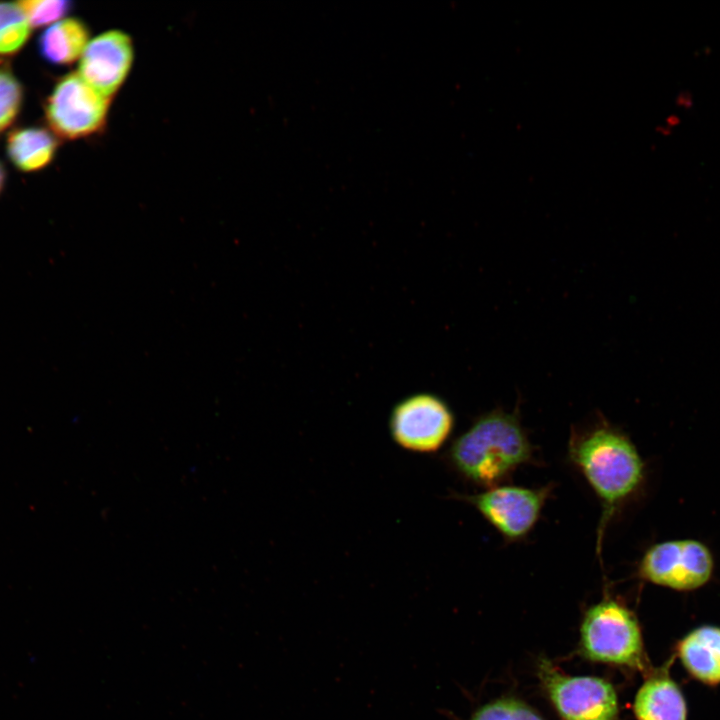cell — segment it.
Masks as SVG:
<instances>
[{
	"mask_svg": "<svg viewBox=\"0 0 720 720\" xmlns=\"http://www.w3.org/2000/svg\"><path fill=\"white\" fill-rule=\"evenodd\" d=\"M450 468L475 485H501L521 466L535 462V447L516 411L497 408L479 416L445 454Z\"/></svg>",
	"mask_w": 720,
	"mask_h": 720,
	"instance_id": "7a4b0ae2",
	"label": "cell"
},
{
	"mask_svg": "<svg viewBox=\"0 0 720 720\" xmlns=\"http://www.w3.org/2000/svg\"><path fill=\"white\" fill-rule=\"evenodd\" d=\"M471 720H543L534 710L521 701L511 698L499 699L482 706Z\"/></svg>",
	"mask_w": 720,
	"mask_h": 720,
	"instance_id": "e0dca14e",
	"label": "cell"
},
{
	"mask_svg": "<svg viewBox=\"0 0 720 720\" xmlns=\"http://www.w3.org/2000/svg\"><path fill=\"white\" fill-rule=\"evenodd\" d=\"M23 89L14 74L0 68V132L8 128L20 112Z\"/></svg>",
	"mask_w": 720,
	"mask_h": 720,
	"instance_id": "9a60e30c",
	"label": "cell"
},
{
	"mask_svg": "<svg viewBox=\"0 0 720 720\" xmlns=\"http://www.w3.org/2000/svg\"><path fill=\"white\" fill-rule=\"evenodd\" d=\"M5 178H6V172H5L4 166L0 162V193L4 187Z\"/></svg>",
	"mask_w": 720,
	"mask_h": 720,
	"instance_id": "ffe728a7",
	"label": "cell"
},
{
	"mask_svg": "<svg viewBox=\"0 0 720 720\" xmlns=\"http://www.w3.org/2000/svg\"><path fill=\"white\" fill-rule=\"evenodd\" d=\"M18 4L26 14L32 28L52 25L72 9V2L66 0H23Z\"/></svg>",
	"mask_w": 720,
	"mask_h": 720,
	"instance_id": "2e32d148",
	"label": "cell"
},
{
	"mask_svg": "<svg viewBox=\"0 0 720 720\" xmlns=\"http://www.w3.org/2000/svg\"><path fill=\"white\" fill-rule=\"evenodd\" d=\"M133 61L134 45L130 35L110 29L90 39L79 59L78 74L111 99L126 81Z\"/></svg>",
	"mask_w": 720,
	"mask_h": 720,
	"instance_id": "9c48e42d",
	"label": "cell"
},
{
	"mask_svg": "<svg viewBox=\"0 0 720 720\" xmlns=\"http://www.w3.org/2000/svg\"><path fill=\"white\" fill-rule=\"evenodd\" d=\"M31 25L18 2L0 3V56L17 53L27 42Z\"/></svg>",
	"mask_w": 720,
	"mask_h": 720,
	"instance_id": "5bb4252c",
	"label": "cell"
},
{
	"mask_svg": "<svg viewBox=\"0 0 720 720\" xmlns=\"http://www.w3.org/2000/svg\"><path fill=\"white\" fill-rule=\"evenodd\" d=\"M111 99L89 85L78 72L61 77L48 95L44 113L57 138L76 140L103 129Z\"/></svg>",
	"mask_w": 720,
	"mask_h": 720,
	"instance_id": "277c9868",
	"label": "cell"
},
{
	"mask_svg": "<svg viewBox=\"0 0 720 720\" xmlns=\"http://www.w3.org/2000/svg\"><path fill=\"white\" fill-rule=\"evenodd\" d=\"M455 425L451 408L432 393H416L400 400L389 417V432L400 448L418 454L439 451Z\"/></svg>",
	"mask_w": 720,
	"mask_h": 720,
	"instance_id": "5b68a950",
	"label": "cell"
},
{
	"mask_svg": "<svg viewBox=\"0 0 720 720\" xmlns=\"http://www.w3.org/2000/svg\"><path fill=\"white\" fill-rule=\"evenodd\" d=\"M713 568L712 554L702 542L669 540L646 550L638 565V576L655 585L689 591L705 585Z\"/></svg>",
	"mask_w": 720,
	"mask_h": 720,
	"instance_id": "52a82bcc",
	"label": "cell"
},
{
	"mask_svg": "<svg viewBox=\"0 0 720 720\" xmlns=\"http://www.w3.org/2000/svg\"><path fill=\"white\" fill-rule=\"evenodd\" d=\"M552 490L551 484L539 488L498 485L455 496L473 506L506 541L515 542L534 529Z\"/></svg>",
	"mask_w": 720,
	"mask_h": 720,
	"instance_id": "8992f818",
	"label": "cell"
},
{
	"mask_svg": "<svg viewBox=\"0 0 720 720\" xmlns=\"http://www.w3.org/2000/svg\"><path fill=\"white\" fill-rule=\"evenodd\" d=\"M676 104L680 108L689 109L693 106V98L687 91L680 92L676 97Z\"/></svg>",
	"mask_w": 720,
	"mask_h": 720,
	"instance_id": "ac0fdd59",
	"label": "cell"
},
{
	"mask_svg": "<svg viewBox=\"0 0 720 720\" xmlns=\"http://www.w3.org/2000/svg\"><path fill=\"white\" fill-rule=\"evenodd\" d=\"M568 460L588 482L601 506L596 532L599 555L607 527L643 483L644 463L631 439L602 415L571 431Z\"/></svg>",
	"mask_w": 720,
	"mask_h": 720,
	"instance_id": "6da1fadb",
	"label": "cell"
},
{
	"mask_svg": "<svg viewBox=\"0 0 720 720\" xmlns=\"http://www.w3.org/2000/svg\"><path fill=\"white\" fill-rule=\"evenodd\" d=\"M584 655L604 663L644 669L641 630L634 613L615 599L606 597L591 606L581 625Z\"/></svg>",
	"mask_w": 720,
	"mask_h": 720,
	"instance_id": "3957f363",
	"label": "cell"
},
{
	"mask_svg": "<svg viewBox=\"0 0 720 720\" xmlns=\"http://www.w3.org/2000/svg\"><path fill=\"white\" fill-rule=\"evenodd\" d=\"M90 39V30L85 22L67 17L50 25L40 35L38 48L47 62L69 65L80 59Z\"/></svg>",
	"mask_w": 720,
	"mask_h": 720,
	"instance_id": "4fadbf2b",
	"label": "cell"
},
{
	"mask_svg": "<svg viewBox=\"0 0 720 720\" xmlns=\"http://www.w3.org/2000/svg\"><path fill=\"white\" fill-rule=\"evenodd\" d=\"M634 713L637 720H687V705L677 683L660 672L639 688Z\"/></svg>",
	"mask_w": 720,
	"mask_h": 720,
	"instance_id": "8fae6325",
	"label": "cell"
},
{
	"mask_svg": "<svg viewBox=\"0 0 720 720\" xmlns=\"http://www.w3.org/2000/svg\"><path fill=\"white\" fill-rule=\"evenodd\" d=\"M680 660L696 680L720 684V628L701 626L681 639L677 646Z\"/></svg>",
	"mask_w": 720,
	"mask_h": 720,
	"instance_id": "30bf717a",
	"label": "cell"
},
{
	"mask_svg": "<svg viewBox=\"0 0 720 720\" xmlns=\"http://www.w3.org/2000/svg\"><path fill=\"white\" fill-rule=\"evenodd\" d=\"M58 144V138L50 129L21 127L9 133L6 152L16 168L23 172H34L53 160Z\"/></svg>",
	"mask_w": 720,
	"mask_h": 720,
	"instance_id": "7c38bea8",
	"label": "cell"
},
{
	"mask_svg": "<svg viewBox=\"0 0 720 720\" xmlns=\"http://www.w3.org/2000/svg\"><path fill=\"white\" fill-rule=\"evenodd\" d=\"M679 122H680V119H679L676 115H670V116L666 119V126L671 129V128H673L674 126L678 125Z\"/></svg>",
	"mask_w": 720,
	"mask_h": 720,
	"instance_id": "d6986e66",
	"label": "cell"
},
{
	"mask_svg": "<svg viewBox=\"0 0 720 720\" xmlns=\"http://www.w3.org/2000/svg\"><path fill=\"white\" fill-rule=\"evenodd\" d=\"M539 676L564 720H615L617 695L609 682L596 677L563 675L545 659L539 664Z\"/></svg>",
	"mask_w": 720,
	"mask_h": 720,
	"instance_id": "ba28073f",
	"label": "cell"
}]
</instances>
